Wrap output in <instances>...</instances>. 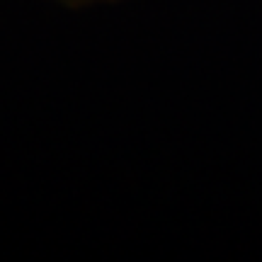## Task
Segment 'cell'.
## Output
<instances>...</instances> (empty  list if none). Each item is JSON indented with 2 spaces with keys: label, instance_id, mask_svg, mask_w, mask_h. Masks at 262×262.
Instances as JSON below:
<instances>
[{
  "label": "cell",
  "instance_id": "obj_1",
  "mask_svg": "<svg viewBox=\"0 0 262 262\" xmlns=\"http://www.w3.org/2000/svg\"><path fill=\"white\" fill-rule=\"evenodd\" d=\"M56 3L71 5V8H83V5H95V3H114V0H56Z\"/></svg>",
  "mask_w": 262,
  "mask_h": 262
}]
</instances>
